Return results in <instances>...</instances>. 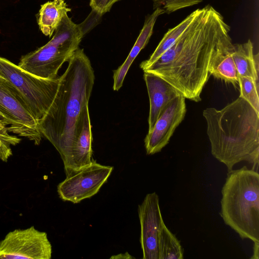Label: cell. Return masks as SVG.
Instances as JSON below:
<instances>
[{
    "mask_svg": "<svg viewBox=\"0 0 259 259\" xmlns=\"http://www.w3.org/2000/svg\"><path fill=\"white\" fill-rule=\"evenodd\" d=\"M68 62L67 69L60 76L53 101L38 121L42 137L59 153L65 171L69 168L83 128L95 79L91 63L83 49L78 48Z\"/></svg>",
    "mask_w": 259,
    "mask_h": 259,
    "instance_id": "cell-1",
    "label": "cell"
},
{
    "mask_svg": "<svg viewBox=\"0 0 259 259\" xmlns=\"http://www.w3.org/2000/svg\"><path fill=\"white\" fill-rule=\"evenodd\" d=\"M215 10L209 5L199 9L192 23L144 72L162 78L185 99L200 101L201 93L210 75Z\"/></svg>",
    "mask_w": 259,
    "mask_h": 259,
    "instance_id": "cell-2",
    "label": "cell"
},
{
    "mask_svg": "<svg viewBox=\"0 0 259 259\" xmlns=\"http://www.w3.org/2000/svg\"><path fill=\"white\" fill-rule=\"evenodd\" d=\"M203 116L211 154L228 171L242 161L252 164V169H258L259 113L239 97L220 110L206 108Z\"/></svg>",
    "mask_w": 259,
    "mask_h": 259,
    "instance_id": "cell-3",
    "label": "cell"
},
{
    "mask_svg": "<svg viewBox=\"0 0 259 259\" xmlns=\"http://www.w3.org/2000/svg\"><path fill=\"white\" fill-rule=\"evenodd\" d=\"M220 215L242 239L259 242V174L246 166L228 171Z\"/></svg>",
    "mask_w": 259,
    "mask_h": 259,
    "instance_id": "cell-4",
    "label": "cell"
},
{
    "mask_svg": "<svg viewBox=\"0 0 259 259\" xmlns=\"http://www.w3.org/2000/svg\"><path fill=\"white\" fill-rule=\"evenodd\" d=\"M83 35L80 25L75 24L65 14L52 38L44 46L23 56L18 66L40 78H58L59 69L69 60Z\"/></svg>",
    "mask_w": 259,
    "mask_h": 259,
    "instance_id": "cell-5",
    "label": "cell"
},
{
    "mask_svg": "<svg viewBox=\"0 0 259 259\" xmlns=\"http://www.w3.org/2000/svg\"><path fill=\"white\" fill-rule=\"evenodd\" d=\"M0 76L19 93L38 121L46 114L53 101L60 78L39 77L1 56Z\"/></svg>",
    "mask_w": 259,
    "mask_h": 259,
    "instance_id": "cell-6",
    "label": "cell"
},
{
    "mask_svg": "<svg viewBox=\"0 0 259 259\" xmlns=\"http://www.w3.org/2000/svg\"><path fill=\"white\" fill-rule=\"evenodd\" d=\"M0 113L6 119L9 132L38 145L42 138L38 121L19 93L0 76Z\"/></svg>",
    "mask_w": 259,
    "mask_h": 259,
    "instance_id": "cell-7",
    "label": "cell"
},
{
    "mask_svg": "<svg viewBox=\"0 0 259 259\" xmlns=\"http://www.w3.org/2000/svg\"><path fill=\"white\" fill-rule=\"evenodd\" d=\"M113 169L93 160L90 164L66 174V179L57 187L60 197L73 203L91 197L106 182Z\"/></svg>",
    "mask_w": 259,
    "mask_h": 259,
    "instance_id": "cell-8",
    "label": "cell"
},
{
    "mask_svg": "<svg viewBox=\"0 0 259 259\" xmlns=\"http://www.w3.org/2000/svg\"><path fill=\"white\" fill-rule=\"evenodd\" d=\"M52 252L47 234L34 226L11 231L0 241L1 259H50Z\"/></svg>",
    "mask_w": 259,
    "mask_h": 259,
    "instance_id": "cell-9",
    "label": "cell"
},
{
    "mask_svg": "<svg viewBox=\"0 0 259 259\" xmlns=\"http://www.w3.org/2000/svg\"><path fill=\"white\" fill-rule=\"evenodd\" d=\"M213 45L208 71L217 79L233 85L238 84L239 74L233 58V44L230 35V27L216 10L213 16Z\"/></svg>",
    "mask_w": 259,
    "mask_h": 259,
    "instance_id": "cell-10",
    "label": "cell"
},
{
    "mask_svg": "<svg viewBox=\"0 0 259 259\" xmlns=\"http://www.w3.org/2000/svg\"><path fill=\"white\" fill-rule=\"evenodd\" d=\"M141 225L140 243L144 259H159V239L164 223L158 195L153 192L146 195L139 205Z\"/></svg>",
    "mask_w": 259,
    "mask_h": 259,
    "instance_id": "cell-11",
    "label": "cell"
},
{
    "mask_svg": "<svg viewBox=\"0 0 259 259\" xmlns=\"http://www.w3.org/2000/svg\"><path fill=\"white\" fill-rule=\"evenodd\" d=\"M186 111L185 98L182 95L165 106L152 130L145 138L147 154L159 152L168 143L175 130L184 119Z\"/></svg>",
    "mask_w": 259,
    "mask_h": 259,
    "instance_id": "cell-12",
    "label": "cell"
},
{
    "mask_svg": "<svg viewBox=\"0 0 259 259\" xmlns=\"http://www.w3.org/2000/svg\"><path fill=\"white\" fill-rule=\"evenodd\" d=\"M144 78L150 101L148 132H150L165 106L181 94L165 80L153 73L144 72Z\"/></svg>",
    "mask_w": 259,
    "mask_h": 259,
    "instance_id": "cell-13",
    "label": "cell"
},
{
    "mask_svg": "<svg viewBox=\"0 0 259 259\" xmlns=\"http://www.w3.org/2000/svg\"><path fill=\"white\" fill-rule=\"evenodd\" d=\"M164 13L163 10L157 8L154 10L151 14H148L145 17L143 27L125 61L113 71V89L114 91L119 90L122 87L124 77L133 62L149 42L157 19Z\"/></svg>",
    "mask_w": 259,
    "mask_h": 259,
    "instance_id": "cell-14",
    "label": "cell"
},
{
    "mask_svg": "<svg viewBox=\"0 0 259 259\" xmlns=\"http://www.w3.org/2000/svg\"><path fill=\"white\" fill-rule=\"evenodd\" d=\"M92 133L89 108L85 112L83 128L76 142L69 168L66 174L90 164L92 159Z\"/></svg>",
    "mask_w": 259,
    "mask_h": 259,
    "instance_id": "cell-15",
    "label": "cell"
},
{
    "mask_svg": "<svg viewBox=\"0 0 259 259\" xmlns=\"http://www.w3.org/2000/svg\"><path fill=\"white\" fill-rule=\"evenodd\" d=\"M233 58L239 75L253 79L258 83L259 55L253 54L252 41L233 44Z\"/></svg>",
    "mask_w": 259,
    "mask_h": 259,
    "instance_id": "cell-16",
    "label": "cell"
},
{
    "mask_svg": "<svg viewBox=\"0 0 259 259\" xmlns=\"http://www.w3.org/2000/svg\"><path fill=\"white\" fill-rule=\"evenodd\" d=\"M70 11L64 0H53L41 5L37 15V23L41 32L52 36L64 15Z\"/></svg>",
    "mask_w": 259,
    "mask_h": 259,
    "instance_id": "cell-17",
    "label": "cell"
},
{
    "mask_svg": "<svg viewBox=\"0 0 259 259\" xmlns=\"http://www.w3.org/2000/svg\"><path fill=\"white\" fill-rule=\"evenodd\" d=\"M199 9L192 12L175 27L169 29L158 45L150 58L140 64V67L144 68L157 60L161 55L175 42L180 35L188 28L195 19Z\"/></svg>",
    "mask_w": 259,
    "mask_h": 259,
    "instance_id": "cell-18",
    "label": "cell"
},
{
    "mask_svg": "<svg viewBox=\"0 0 259 259\" xmlns=\"http://www.w3.org/2000/svg\"><path fill=\"white\" fill-rule=\"evenodd\" d=\"M159 259H183V250L179 241L167 228L162 225L159 239Z\"/></svg>",
    "mask_w": 259,
    "mask_h": 259,
    "instance_id": "cell-19",
    "label": "cell"
},
{
    "mask_svg": "<svg viewBox=\"0 0 259 259\" xmlns=\"http://www.w3.org/2000/svg\"><path fill=\"white\" fill-rule=\"evenodd\" d=\"M238 84L240 90L239 97L259 113L258 83L250 77L239 75Z\"/></svg>",
    "mask_w": 259,
    "mask_h": 259,
    "instance_id": "cell-20",
    "label": "cell"
},
{
    "mask_svg": "<svg viewBox=\"0 0 259 259\" xmlns=\"http://www.w3.org/2000/svg\"><path fill=\"white\" fill-rule=\"evenodd\" d=\"M9 133L7 123L0 120V158L4 162H7L12 155L11 146L19 144L21 140Z\"/></svg>",
    "mask_w": 259,
    "mask_h": 259,
    "instance_id": "cell-21",
    "label": "cell"
},
{
    "mask_svg": "<svg viewBox=\"0 0 259 259\" xmlns=\"http://www.w3.org/2000/svg\"><path fill=\"white\" fill-rule=\"evenodd\" d=\"M153 10L159 8L169 14L181 9L199 4L203 0H151Z\"/></svg>",
    "mask_w": 259,
    "mask_h": 259,
    "instance_id": "cell-22",
    "label": "cell"
},
{
    "mask_svg": "<svg viewBox=\"0 0 259 259\" xmlns=\"http://www.w3.org/2000/svg\"><path fill=\"white\" fill-rule=\"evenodd\" d=\"M104 0H90V5L92 10L102 16Z\"/></svg>",
    "mask_w": 259,
    "mask_h": 259,
    "instance_id": "cell-23",
    "label": "cell"
},
{
    "mask_svg": "<svg viewBox=\"0 0 259 259\" xmlns=\"http://www.w3.org/2000/svg\"><path fill=\"white\" fill-rule=\"evenodd\" d=\"M121 0H104L102 14L103 15L106 12H109L113 4Z\"/></svg>",
    "mask_w": 259,
    "mask_h": 259,
    "instance_id": "cell-24",
    "label": "cell"
},
{
    "mask_svg": "<svg viewBox=\"0 0 259 259\" xmlns=\"http://www.w3.org/2000/svg\"><path fill=\"white\" fill-rule=\"evenodd\" d=\"M259 242H255L253 244V256L251 258L258 259L259 258Z\"/></svg>",
    "mask_w": 259,
    "mask_h": 259,
    "instance_id": "cell-25",
    "label": "cell"
},
{
    "mask_svg": "<svg viewBox=\"0 0 259 259\" xmlns=\"http://www.w3.org/2000/svg\"><path fill=\"white\" fill-rule=\"evenodd\" d=\"M0 120L4 121L7 123L6 119L5 118V117L2 115V114L1 113H0Z\"/></svg>",
    "mask_w": 259,
    "mask_h": 259,
    "instance_id": "cell-26",
    "label": "cell"
}]
</instances>
